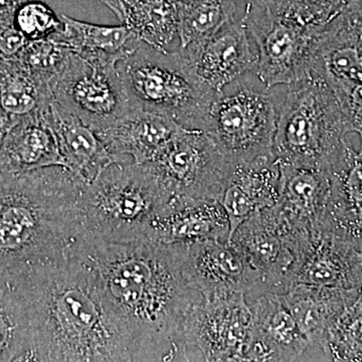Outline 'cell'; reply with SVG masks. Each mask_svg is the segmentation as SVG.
<instances>
[{
    "instance_id": "cell-33",
    "label": "cell",
    "mask_w": 362,
    "mask_h": 362,
    "mask_svg": "<svg viewBox=\"0 0 362 362\" xmlns=\"http://www.w3.org/2000/svg\"><path fill=\"white\" fill-rule=\"evenodd\" d=\"M70 49L54 40H30L18 57L33 75L49 84L70 54Z\"/></svg>"
},
{
    "instance_id": "cell-7",
    "label": "cell",
    "mask_w": 362,
    "mask_h": 362,
    "mask_svg": "<svg viewBox=\"0 0 362 362\" xmlns=\"http://www.w3.org/2000/svg\"><path fill=\"white\" fill-rule=\"evenodd\" d=\"M277 103V86L247 74L218 90L202 131L233 161L273 156Z\"/></svg>"
},
{
    "instance_id": "cell-4",
    "label": "cell",
    "mask_w": 362,
    "mask_h": 362,
    "mask_svg": "<svg viewBox=\"0 0 362 362\" xmlns=\"http://www.w3.org/2000/svg\"><path fill=\"white\" fill-rule=\"evenodd\" d=\"M171 199L147 164L114 162L78 195L82 239L118 244L148 240L152 223Z\"/></svg>"
},
{
    "instance_id": "cell-1",
    "label": "cell",
    "mask_w": 362,
    "mask_h": 362,
    "mask_svg": "<svg viewBox=\"0 0 362 362\" xmlns=\"http://www.w3.org/2000/svg\"><path fill=\"white\" fill-rule=\"evenodd\" d=\"M105 304L137 352L138 361H185L183 325L202 297L188 285L180 244H118L82 239Z\"/></svg>"
},
{
    "instance_id": "cell-22",
    "label": "cell",
    "mask_w": 362,
    "mask_h": 362,
    "mask_svg": "<svg viewBox=\"0 0 362 362\" xmlns=\"http://www.w3.org/2000/svg\"><path fill=\"white\" fill-rule=\"evenodd\" d=\"M313 71L328 83H362V21L349 4L324 25Z\"/></svg>"
},
{
    "instance_id": "cell-19",
    "label": "cell",
    "mask_w": 362,
    "mask_h": 362,
    "mask_svg": "<svg viewBox=\"0 0 362 362\" xmlns=\"http://www.w3.org/2000/svg\"><path fill=\"white\" fill-rule=\"evenodd\" d=\"M230 223L216 201L171 199L152 223L148 240L163 244H189L206 240H228Z\"/></svg>"
},
{
    "instance_id": "cell-31",
    "label": "cell",
    "mask_w": 362,
    "mask_h": 362,
    "mask_svg": "<svg viewBox=\"0 0 362 362\" xmlns=\"http://www.w3.org/2000/svg\"><path fill=\"white\" fill-rule=\"evenodd\" d=\"M324 354L333 361L362 362V289L331 325Z\"/></svg>"
},
{
    "instance_id": "cell-30",
    "label": "cell",
    "mask_w": 362,
    "mask_h": 362,
    "mask_svg": "<svg viewBox=\"0 0 362 362\" xmlns=\"http://www.w3.org/2000/svg\"><path fill=\"white\" fill-rule=\"evenodd\" d=\"M122 23L141 42L165 49L178 37L176 0H133Z\"/></svg>"
},
{
    "instance_id": "cell-2",
    "label": "cell",
    "mask_w": 362,
    "mask_h": 362,
    "mask_svg": "<svg viewBox=\"0 0 362 362\" xmlns=\"http://www.w3.org/2000/svg\"><path fill=\"white\" fill-rule=\"evenodd\" d=\"M16 274L30 310L35 361H138L77 252Z\"/></svg>"
},
{
    "instance_id": "cell-20",
    "label": "cell",
    "mask_w": 362,
    "mask_h": 362,
    "mask_svg": "<svg viewBox=\"0 0 362 362\" xmlns=\"http://www.w3.org/2000/svg\"><path fill=\"white\" fill-rule=\"evenodd\" d=\"M185 129L170 117L138 108L97 135L114 156L145 164Z\"/></svg>"
},
{
    "instance_id": "cell-10",
    "label": "cell",
    "mask_w": 362,
    "mask_h": 362,
    "mask_svg": "<svg viewBox=\"0 0 362 362\" xmlns=\"http://www.w3.org/2000/svg\"><path fill=\"white\" fill-rule=\"evenodd\" d=\"M49 86L52 100L96 133L138 109L117 65L87 61L73 52Z\"/></svg>"
},
{
    "instance_id": "cell-41",
    "label": "cell",
    "mask_w": 362,
    "mask_h": 362,
    "mask_svg": "<svg viewBox=\"0 0 362 362\" xmlns=\"http://www.w3.org/2000/svg\"><path fill=\"white\" fill-rule=\"evenodd\" d=\"M347 4H349L350 1H352V0H346Z\"/></svg>"
},
{
    "instance_id": "cell-38",
    "label": "cell",
    "mask_w": 362,
    "mask_h": 362,
    "mask_svg": "<svg viewBox=\"0 0 362 362\" xmlns=\"http://www.w3.org/2000/svg\"><path fill=\"white\" fill-rule=\"evenodd\" d=\"M8 129V125H7L6 118H4V114L0 110V143H1L2 138Z\"/></svg>"
},
{
    "instance_id": "cell-23",
    "label": "cell",
    "mask_w": 362,
    "mask_h": 362,
    "mask_svg": "<svg viewBox=\"0 0 362 362\" xmlns=\"http://www.w3.org/2000/svg\"><path fill=\"white\" fill-rule=\"evenodd\" d=\"M361 289L295 284L279 295L308 339L309 349H320L324 352L331 325L358 297Z\"/></svg>"
},
{
    "instance_id": "cell-8",
    "label": "cell",
    "mask_w": 362,
    "mask_h": 362,
    "mask_svg": "<svg viewBox=\"0 0 362 362\" xmlns=\"http://www.w3.org/2000/svg\"><path fill=\"white\" fill-rule=\"evenodd\" d=\"M242 16L258 47L255 74L262 82L275 87L310 75L324 25H304L252 2Z\"/></svg>"
},
{
    "instance_id": "cell-3",
    "label": "cell",
    "mask_w": 362,
    "mask_h": 362,
    "mask_svg": "<svg viewBox=\"0 0 362 362\" xmlns=\"http://www.w3.org/2000/svg\"><path fill=\"white\" fill-rule=\"evenodd\" d=\"M84 183L64 166L0 173V270L65 258L82 240L76 211Z\"/></svg>"
},
{
    "instance_id": "cell-14",
    "label": "cell",
    "mask_w": 362,
    "mask_h": 362,
    "mask_svg": "<svg viewBox=\"0 0 362 362\" xmlns=\"http://www.w3.org/2000/svg\"><path fill=\"white\" fill-rule=\"evenodd\" d=\"M295 284L361 289V250L319 226L300 230L287 288Z\"/></svg>"
},
{
    "instance_id": "cell-29",
    "label": "cell",
    "mask_w": 362,
    "mask_h": 362,
    "mask_svg": "<svg viewBox=\"0 0 362 362\" xmlns=\"http://www.w3.org/2000/svg\"><path fill=\"white\" fill-rule=\"evenodd\" d=\"M181 52H194L237 18V0H176Z\"/></svg>"
},
{
    "instance_id": "cell-5",
    "label": "cell",
    "mask_w": 362,
    "mask_h": 362,
    "mask_svg": "<svg viewBox=\"0 0 362 362\" xmlns=\"http://www.w3.org/2000/svg\"><path fill=\"white\" fill-rule=\"evenodd\" d=\"M277 90L274 158L328 171L349 133L334 92L316 71Z\"/></svg>"
},
{
    "instance_id": "cell-15",
    "label": "cell",
    "mask_w": 362,
    "mask_h": 362,
    "mask_svg": "<svg viewBox=\"0 0 362 362\" xmlns=\"http://www.w3.org/2000/svg\"><path fill=\"white\" fill-rule=\"evenodd\" d=\"M250 307L252 325L245 361H298L306 357L308 339L280 295H259Z\"/></svg>"
},
{
    "instance_id": "cell-13",
    "label": "cell",
    "mask_w": 362,
    "mask_h": 362,
    "mask_svg": "<svg viewBox=\"0 0 362 362\" xmlns=\"http://www.w3.org/2000/svg\"><path fill=\"white\" fill-rule=\"evenodd\" d=\"M182 270L188 285L202 300L258 292L261 274L228 240L180 244Z\"/></svg>"
},
{
    "instance_id": "cell-25",
    "label": "cell",
    "mask_w": 362,
    "mask_h": 362,
    "mask_svg": "<svg viewBox=\"0 0 362 362\" xmlns=\"http://www.w3.org/2000/svg\"><path fill=\"white\" fill-rule=\"evenodd\" d=\"M45 110L26 117L7 129L0 143V173H23L63 166Z\"/></svg>"
},
{
    "instance_id": "cell-17",
    "label": "cell",
    "mask_w": 362,
    "mask_h": 362,
    "mask_svg": "<svg viewBox=\"0 0 362 362\" xmlns=\"http://www.w3.org/2000/svg\"><path fill=\"white\" fill-rule=\"evenodd\" d=\"M251 40L240 16L223 26L199 49L183 54L192 61L204 82L221 90L233 81L256 71L258 54L252 52Z\"/></svg>"
},
{
    "instance_id": "cell-21",
    "label": "cell",
    "mask_w": 362,
    "mask_h": 362,
    "mask_svg": "<svg viewBox=\"0 0 362 362\" xmlns=\"http://www.w3.org/2000/svg\"><path fill=\"white\" fill-rule=\"evenodd\" d=\"M45 116L56 136L64 168L85 185L111 163L128 160L111 154L94 130L54 100Z\"/></svg>"
},
{
    "instance_id": "cell-37",
    "label": "cell",
    "mask_w": 362,
    "mask_h": 362,
    "mask_svg": "<svg viewBox=\"0 0 362 362\" xmlns=\"http://www.w3.org/2000/svg\"><path fill=\"white\" fill-rule=\"evenodd\" d=\"M100 1L106 4L116 14L121 23H123L126 11H127L128 6L132 4L133 0H100Z\"/></svg>"
},
{
    "instance_id": "cell-27",
    "label": "cell",
    "mask_w": 362,
    "mask_h": 362,
    "mask_svg": "<svg viewBox=\"0 0 362 362\" xmlns=\"http://www.w3.org/2000/svg\"><path fill=\"white\" fill-rule=\"evenodd\" d=\"M0 361H35L32 323L18 275L0 270Z\"/></svg>"
},
{
    "instance_id": "cell-11",
    "label": "cell",
    "mask_w": 362,
    "mask_h": 362,
    "mask_svg": "<svg viewBox=\"0 0 362 362\" xmlns=\"http://www.w3.org/2000/svg\"><path fill=\"white\" fill-rule=\"evenodd\" d=\"M251 325L245 294L197 302L183 325L185 361H245Z\"/></svg>"
},
{
    "instance_id": "cell-36",
    "label": "cell",
    "mask_w": 362,
    "mask_h": 362,
    "mask_svg": "<svg viewBox=\"0 0 362 362\" xmlns=\"http://www.w3.org/2000/svg\"><path fill=\"white\" fill-rule=\"evenodd\" d=\"M28 40L16 30L13 21L0 23V59H18Z\"/></svg>"
},
{
    "instance_id": "cell-18",
    "label": "cell",
    "mask_w": 362,
    "mask_h": 362,
    "mask_svg": "<svg viewBox=\"0 0 362 362\" xmlns=\"http://www.w3.org/2000/svg\"><path fill=\"white\" fill-rule=\"evenodd\" d=\"M279 182L280 168L274 156L233 162L220 201L230 223L228 239L250 216L277 204Z\"/></svg>"
},
{
    "instance_id": "cell-28",
    "label": "cell",
    "mask_w": 362,
    "mask_h": 362,
    "mask_svg": "<svg viewBox=\"0 0 362 362\" xmlns=\"http://www.w3.org/2000/svg\"><path fill=\"white\" fill-rule=\"evenodd\" d=\"M52 101L47 83L18 59H0V110L8 128L26 117L40 113Z\"/></svg>"
},
{
    "instance_id": "cell-35",
    "label": "cell",
    "mask_w": 362,
    "mask_h": 362,
    "mask_svg": "<svg viewBox=\"0 0 362 362\" xmlns=\"http://www.w3.org/2000/svg\"><path fill=\"white\" fill-rule=\"evenodd\" d=\"M328 84L339 102L349 133H356L359 136L361 139L359 152L362 153V83L354 84V83L331 82Z\"/></svg>"
},
{
    "instance_id": "cell-6",
    "label": "cell",
    "mask_w": 362,
    "mask_h": 362,
    "mask_svg": "<svg viewBox=\"0 0 362 362\" xmlns=\"http://www.w3.org/2000/svg\"><path fill=\"white\" fill-rule=\"evenodd\" d=\"M117 66L136 108L170 117L187 129H204L218 90L199 78L182 52L140 40Z\"/></svg>"
},
{
    "instance_id": "cell-40",
    "label": "cell",
    "mask_w": 362,
    "mask_h": 362,
    "mask_svg": "<svg viewBox=\"0 0 362 362\" xmlns=\"http://www.w3.org/2000/svg\"><path fill=\"white\" fill-rule=\"evenodd\" d=\"M247 2H252V4H258V6H266L267 2L269 1V0H246Z\"/></svg>"
},
{
    "instance_id": "cell-32",
    "label": "cell",
    "mask_w": 362,
    "mask_h": 362,
    "mask_svg": "<svg viewBox=\"0 0 362 362\" xmlns=\"http://www.w3.org/2000/svg\"><path fill=\"white\" fill-rule=\"evenodd\" d=\"M347 4L346 0H269L264 7L304 25H325Z\"/></svg>"
},
{
    "instance_id": "cell-24",
    "label": "cell",
    "mask_w": 362,
    "mask_h": 362,
    "mask_svg": "<svg viewBox=\"0 0 362 362\" xmlns=\"http://www.w3.org/2000/svg\"><path fill=\"white\" fill-rule=\"evenodd\" d=\"M278 164L280 182L276 204L295 230L317 228L329 194L328 171L314 166Z\"/></svg>"
},
{
    "instance_id": "cell-26",
    "label": "cell",
    "mask_w": 362,
    "mask_h": 362,
    "mask_svg": "<svg viewBox=\"0 0 362 362\" xmlns=\"http://www.w3.org/2000/svg\"><path fill=\"white\" fill-rule=\"evenodd\" d=\"M61 18L63 28L49 39L94 63L118 65L140 42L125 25H93L74 20L66 14H62Z\"/></svg>"
},
{
    "instance_id": "cell-34",
    "label": "cell",
    "mask_w": 362,
    "mask_h": 362,
    "mask_svg": "<svg viewBox=\"0 0 362 362\" xmlns=\"http://www.w3.org/2000/svg\"><path fill=\"white\" fill-rule=\"evenodd\" d=\"M13 25L28 42L47 39L63 28L62 18L40 1L21 4L14 13Z\"/></svg>"
},
{
    "instance_id": "cell-12",
    "label": "cell",
    "mask_w": 362,
    "mask_h": 362,
    "mask_svg": "<svg viewBox=\"0 0 362 362\" xmlns=\"http://www.w3.org/2000/svg\"><path fill=\"white\" fill-rule=\"evenodd\" d=\"M299 232L274 204L250 216L230 235L228 240L261 274L259 295L283 294L287 289Z\"/></svg>"
},
{
    "instance_id": "cell-16",
    "label": "cell",
    "mask_w": 362,
    "mask_h": 362,
    "mask_svg": "<svg viewBox=\"0 0 362 362\" xmlns=\"http://www.w3.org/2000/svg\"><path fill=\"white\" fill-rule=\"evenodd\" d=\"M329 194L319 228L362 251V153L345 140L328 168Z\"/></svg>"
},
{
    "instance_id": "cell-39",
    "label": "cell",
    "mask_w": 362,
    "mask_h": 362,
    "mask_svg": "<svg viewBox=\"0 0 362 362\" xmlns=\"http://www.w3.org/2000/svg\"><path fill=\"white\" fill-rule=\"evenodd\" d=\"M349 4L356 11L362 21V0H352V1L349 2Z\"/></svg>"
},
{
    "instance_id": "cell-9",
    "label": "cell",
    "mask_w": 362,
    "mask_h": 362,
    "mask_svg": "<svg viewBox=\"0 0 362 362\" xmlns=\"http://www.w3.org/2000/svg\"><path fill=\"white\" fill-rule=\"evenodd\" d=\"M233 162L204 131L185 129L145 164L173 199L220 202Z\"/></svg>"
}]
</instances>
